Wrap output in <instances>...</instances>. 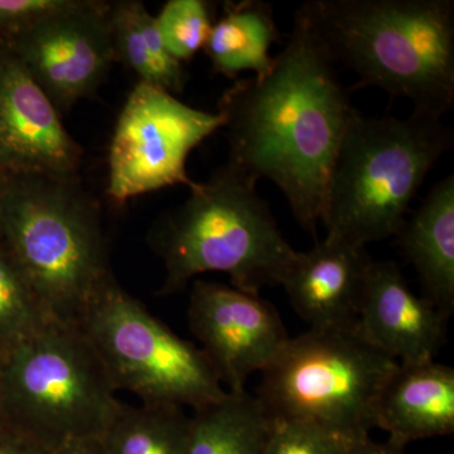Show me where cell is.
Segmentation results:
<instances>
[{"mask_svg":"<svg viewBox=\"0 0 454 454\" xmlns=\"http://www.w3.org/2000/svg\"><path fill=\"white\" fill-rule=\"evenodd\" d=\"M375 428L405 448L454 432V369L434 361L399 364L379 397Z\"/></svg>","mask_w":454,"mask_h":454,"instance_id":"cell-15","label":"cell"},{"mask_svg":"<svg viewBox=\"0 0 454 454\" xmlns=\"http://www.w3.org/2000/svg\"><path fill=\"white\" fill-rule=\"evenodd\" d=\"M453 145L441 119L357 114L334 160L322 223L327 238L354 247L396 236L427 176Z\"/></svg>","mask_w":454,"mask_h":454,"instance_id":"cell-5","label":"cell"},{"mask_svg":"<svg viewBox=\"0 0 454 454\" xmlns=\"http://www.w3.org/2000/svg\"><path fill=\"white\" fill-rule=\"evenodd\" d=\"M51 454H106L101 438H85L73 441Z\"/></svg>","mask_w":454,"mask_h":454,"instance_id":"cell-27","label":"cell"},{"mask_svg":"<svg viewBox=\"0 0 454 454\" xmlns=\"http://www.w3.org/2000/svg\"><path fill=\"white\" fill-rule=\"evenodd\" d=\"M256 184L226 163L195 182L184 203L160 217L148 234L163 262L158 295L175 294L193 278L225 273L232 286L259 294L282 284L295 256Z\"/></svg>","mask_w":454,"mask_h":454,"instance_id":"cell-3","label":"cell"},{"mask_svg":"<svg viewBox=\"0 0 454 454\" xmlns=\"http://www.w3.org/2000/svg\"><path fill=\"white\" fill-rule=\"evenodd\" d=\"M399 365L356 330L309 328L262 372L258 400L271 420H303L369 438L379 397Z\"/></svg>","mask_w":454,"mask_h":454,"instance_id":"cell-7","label":"cell"},{"mask_svg":"<svg viewBox=\"0 0 454 454\" xmlns=\"http://www.w3.org/2000/svg\"><path fill=\"white\" fill-rule=\"evenodd\" d=\"M0 428H4V423H3L2 403H0Z\"/></svg>","mask_w":454,"mask_h":454,"instance_id":"cell-29","label":"cell"},{"mask_svg":"<svg viewBox=\"0 0 454 454\" xmlns=\"http://www.w3.org/2000/svg\"><path fill=\"white\" fill-rule=\"evenodd\" d=\"M76 325L114 389L136 394L143 404L197 411L226 394L205 352L152 315L113 274L98 286Z\"/></svg>","mask_w":454,"mask_h":454,"instance_id":"cell-8","label":"cell"},{"mask_svg":"<svg viewBox=\"0 0 454 454\" xmlns=\"http://www.w3.org/2000/svg\"><path fill=\"white\" fill-rule=\"evenodd\" d=\"M49 321L25 274L0 241V357Z\"/></svg>","mask_w":454,"mask_h":454,"instance_id":"cell-21","label":"cell"},{"mask_svg":"<svg viewBox=\"0 0 454 454\" xmlns=\"http://www.w3.org/2000/svg\"><path fill=\"white\" fill-rule=\"evenodd\" d=\"M83 151L61 114L0 44V173L4 176H79Z\"/></svg>","mask_w":454,"mask_h":454,"instance_id":"cell-12","label":"cell"},{"mask_svg":"<svg viewBox=\"0 0 454 454\" xmlns=\"http://www.w3.org/2000/svg\"><path fill=\"white\" fill-rule=\"evenodd\" d=\"M450 316L409 286L394 262H372L357 333L399 364L434 361Z\"/></svg>","mask_w":454,"mask_h":454,"instance_id":"cell-13","label":"cell"},{"mask_svg":"<svg viewBox=\"0 0 454 454\" xmlns=\"http://www.w3.org/2000/svg\"><path fill=\"white\" fill-rule=\"evenodd\" d=\"M70 0H0V44H7L42 18L66 7Z\"/></svg>","mask_w":454,"mask_h":454,"instance_id":"cell-24","label":"cell"},{"mask_svg":"<svg viewBox=\"0 0 454 454\" xmlns=\"http://www.w3.org/2000/svg\"><path fill=\"white\" fill-rule=\"evenodd\" d=\"M334 64L441 119L454 106L453 0H310L300 8Z\"/></svg>","mask_w":454,"mask_h":454,"instance_id":"cell-2","label":"cell"},{"mask_svg":"<svg viewBox=\"0 0 454 454\" xmlns=\"http://www.w3.org/2000/svg\"><path fill=\"white\" fill-rule=\"evenodd\" d=\"M273 420L258 397L226 391L191 415L187 454H264Z\"/></svg>","mask_w":454,"mask_h":454,"instance_id":"cell-19","label":"cell"},{"mask_svg":"<svg viewBox=\"0 0 454 454\" xmlns=\"http://www.w3.org/2000/svg\"><path fill=\"white\" fill-rule=\"evenodd\" d=\"M372 262L365 247L325 238L295 253L280 286L310 328L356 330Z\"/></svg>","mask_w":454,"mask_h":454,"instance_id":"cell-14","label":"cell"},{"mask_svg":"<svg viewBox=\"0 0 454 454\" xmlns=\"http://www.w3.org/2000/svg\"><path fill=\"white\" fill-rule=\"evenodd\" d=\"M0 241L52 321L76 325L113 274L100 206L79 176H7Z\"/></svg>","mask_w":454,"mask_h":454,"instance_id":"cell-4","label":"cell"},{"mask_svg":"<svg viewBox=\"0 0 454 454\" xmlns=\"http://www.w3.org/2000/svg\"><path fill=\"white\" fill-rule=\"evenodd\" d=\"M223 127L219 112L182 103L169 92L138 82L125 100L109 149L107 196L124 205L140 195L195 181L191 152Z\"/></svg>","mask_w":454,"mask_h":454,"instance_id":"cell-9","label":"cell"},{"mask_svg":"<svg viewBox=\"0 0 454 454\" xmlns=\"http://www.w3.org/2000/svg\"><path fill=\"white\" fill-rule=\"evenodd\" d=\"M188 325L227 391H243L291 340L273 304L259 294L220 283L195 280Z\"/></svg>","mask_w":454,"mask_h":454,"instance_id":"cell-11","label":"cell"},{"mask_svg":"<svg viewBox=\"0 0 454 454\" xmlns=\"http://www.w3.org/2000/svg\"><path fill=\"white\" fill-rule=\"evenodd\" d=\"M190 428L181 406L121 403L100 438L106 454H187Z\"/></svg>","mask_w":454,"mask_h":454,"instance_id":"cell-20","label":"cell"},{"mask_svg":"<svg viewBox=\"0 0 454 454\" xmlns=\"http://www.w3.org/2000/svg\"><path fill=\"white\" fill-rule=\"evenodd\" d=\"M76 325L49 321L0 357L4 428L47 453L104 434L121 402Z\"/></svg>","mask_w":454,"mask_h":454,"instance_id":"cell-6","label":"cell"},{"mask_svg":"<svg viewBox=\"0 0 454 454\" xmlns=\"http://www.w3.org/2000/svg\"><path fill=\"white\" fill-rule=\"evenodd\" d=\"M357 441L315 423L273 420L264 454H340Z\"/></svg>","mask_w":454,"mask_h":454,"instance_id":"cell-23","label":"cell"},{"mask_svg":"<svg viewBox=\"0 0 454 454\" xmlns=\"http://www.w3.org/2000/svg\"><path fill=\"white\" fill-rule=\"evenodd\" d=\"M5 181H7V176L0 173V197H2L3 190H4Z\"/></svg>","mask_w":454,"mask_h":454,"instance_id":"cell-28","label":"cell"},{"mask_svg":"<svg viewBox=\"0 0 454 454\" xmlns=\"http://www.w3.org/2000/svg\"><path fill=\"white\" fill-rule=\"evenodd\" d=\"M395 238L417 271L423 297L450 317L454 309L453 175L433 186Z\"/></svg>","mask_w":454,"mask_h":454,"instance_id":"cell-16","label":"cell"},{"mask_svg":"<svg viewBox=\"0 0 454 454\" xmlns=\"http://www.w3.org/2000/svg\"><path fill=\"white\" fill-rule=\"evenodd\" d=\"M340 454H405V448L396 446L390 441L378 443L369 437L355 442Z\"/></svg>","mask_w":454,"mask_h":454,"instance_id":"cell-26","label":"cell"},{"mask_svg":"<svg viewBox=\"0 0 454 454\" xmlns=\"http://www.w3.org/2000/svg\"><path fill=\"white\" fill-rule=\"evenodd\" d=\"M0 454H50L8 428H0Z\"/></svg>","mask_w":454,"mask_h":454,"instance_id":"cell-25","label":"cell"},{"mask_svg":"<svg viewBox=\"0 0 454 454\" xmlns=\"http://www.w3.org/2000/svg\"><path fill=\"white\" fill-rule=\"evenodd\" d=\"M110 31L116 62L130 68L139 82L172 95L181 94L186 85L184 64L164 46L155 17L139 0L109 2Z\"/></svg>","mask_w":454,"mask_h":454,"instance_id":"cell-18","label":"cell"},{"mask_svg":"<svg viewBox=\"0 0 454 454\" xmlns=\"http://www.w3.org/2000/svg\"><path fill=\"white\" fill-rule=\"evenodd\" d=\"M107 12L109 2L70 0L5 44L61 115L92 97L116 62Z\"/></svg>","mask_w":454,"mask_h":454,"instance_id":"cell-10","label":"cell"},{"mask_svg":"<svg viewBox=\"0 0 454 454\" xmlns=\"http://www.w3.org/2000/svg\"><path fill=\"white\" fill-rule=\"evenodd\" d=\"M334 65L298 9L270 71L238 80L219 104L227 163L255 184H276L315 238L334 160L358 114Z\"/></svg>","mask_w":454,"mask_h":454,"instance_id":"cell-1","label":"cell"},{"mask_svg":"<svg viewBox=\"0 0 454 454\" xmlns=\"http://www.w3.org/2000/svg\"><path fill=\"white\" fill-rule=\"evenodd\" d=\"M279 38L270 4L258 0L230 2L214 22L203 50L214 73L230 79L245 71L262 76L273 66L271 44Z\"/></svg>","mask_w":454,"mask_h":454,"instance_id":"cell-17","label":"cell"},{"mask_svg":"<svg viewBox=\"0 0 454 454\" xmlns=\"http://www.w3.org/2000/svg\"><path fill=\"white\" fill-rule=\"evenodd\" d=\"M155 23L170 55L184 64L207 42L214 26L211 3L205 0H169L155 16Z\"/></svg>","mask_w":454,"mask_h":454,"instance_id":"cell-22","label":"cell"}]
</instances>
